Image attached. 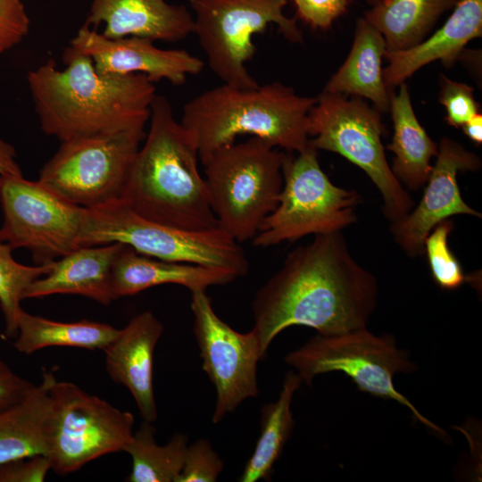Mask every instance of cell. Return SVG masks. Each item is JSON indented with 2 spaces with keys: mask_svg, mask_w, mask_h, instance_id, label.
Listing matches in <instances>:
<instances>
[{
  "mask_svg": "<svg viewBox=\"0 0 482 482\" xmlns=\"http://www.w3.org/2000/svg\"><path fill=\"white\" fill-rule=\"evenodd\" d=\"M378 297L377 278L353 257L342 231L315 235L291 251L257 291L251 331L263 358L275 337L291 326L324 336L367 328Z\"/></svg>",
  "mask_w": 482,
  "mask_h": 482,
  "instance_id": "6da1fadb",
  "label": "cell"
},
{
  "mask_svg": "<svg viewBox=\"0 0 482 482\" xmlns=\"http://www.w3.org/2000/svg\"><path fill=\"white\" fill-rule=\"evenodd\" d=\"M64 69L49 60L27 75L41 130L61 142L111 134L149 121L156 87L140 73H99L92 59L70 46Z\"/></svg>",
  "mask_w": 482,
  "mask_h": 482,
  "instance_id": "7a4b0ae2",
  "label": "cell"
},
{
  "mask_svg": "<svg viewBox=\"0 0 482 482\" xmlns=\"http://www.w3.org/2000/svg\"><path fill=\"white\" fill-rule=\"evenodd\" d=\"M198 158L195 142L175 120L170 103L156 95L121 200L140 217L170 228L194 232L219 228Z\"/></svg>",
  "mask_w": 482,
  "mask_h": 482,
  "instance_id": "3957f363",
  "label": "cell"
},
{
  "mask_svg": "<svg viewBox=\"0 0 482 482\" xmlns=\"http://www.w3.org/2000/svg\"><path fill=\"white\" fill-rule=\"evenodd\" d=\"M316 101L277 81L253 88L223 83L186 103L180 123L193 137L200 160L243 135L301 153L310 145L308 114Z\"/></svg>",
  "mask_w": 482,
  "mask_h": 482,
  "instance_id": "277c9868",
  "label": "cell"
},
{
  "mask_svg": "<svg viewBox=\"0 0 482 482\" xmlns=\"http://www.w3.org/2000/svg\"><path fill=\"white\" fill-rule=\"evenodd\" d=\"M286 154L265 140L251 137L201 160L219 226L238 243L253 240L277 207Z\"/></svg>",
  "mask_w": 482,
  "mask_h": 482,
  "instance_id": "5b68a950",
  "label": "cell"
},
{
  "mask_svg": "<svg viewBox=\"0 0 482 482\" xmlns=\"http://www.w3.org/2000/svg\"><path fill=\"white\" fill-rule=\"evenodd\" d=\"M120 242L137 253L170 262L224 269L237 277L249 270L240 245L221 228L194 232L163 226L135 213L121 200L86 209L80 246Z\"/></svg>",
  "mask_w": 482,
  "mask_h": 482,
  "instance_id": "8992f818",
  "label": "cell"
},
{
  "mask_svg": "<svg viewBox=\"0 0 482 482\" xmlns=\"http://www.w3.org/2000/svg\"><path fill=\"white\" fill-rule=\"evenodd\" d=\"M284 361L308 386L318 375L343 372L360 391L397 402L407 407L420 423L443 437L447 436L395 388V376L413 373L417 366L410 360L408 351L397 347L392 335L376 336L367 328L337 335L318 334L286 355Z\"/></svg>",
  "mask_w": 482,
  "mask_h": 482,
  "instance_id": "52a82bcc",
  "label": "cell"
},
{
  "mask_svg": "<svg viewBox=\"0 0 482 482\" xmlns=\"http://www.w3.org/2000/svg\"><path fill=\"white\" fill-rule=\"evenodd\" d=\"M51 407L47 457L58 475L76 472L104 455L125 452L133 438L134 416L77 385L45 371Z\"/></svg>",
  "mask_w": 482,
  "mask_h": 482,
  "instance_id": "ba28073f",
  "label": "cell"
},
{
  "mask_svg": "<svg viewBox=\"0 0 482 482\" xmlns=\"http://www.w3.org/2000/svg\"><path fill=\"white\" fill-rule=\"evenodd\" d=\"M317 151L310 144L296 156L287 152L278 205L253 238L254 245L266 248L308 235L342 231L356 220L361 196L330 181Z\"/></svg>",
  "mask_w": 482,
  "mask_h": 482,
  "instance_id": "9c48e42d",
  "label": "cell"
},
{
  "mask_svg": "<svg viewBox=\"0 0 482 482\" xmlns=\"http://www.w3.org/2000/svg\"><path fill=\"white\" fill-rule=\"evenodd\" d=\"M316 98L308 114L310 144L361 168L381 193L385 216L392 222L403 219L413 202L386 158L378 112L356 97L322 91Z\"/></svg>",
  "mask_w": 482,
  "mask_h": 482,
  "instance_id": "30bf717a",
  "label": "cell"
},
{
  "mask_svg": "<svg viewBox=\"0 0 482 482\" xmlns=\"http://www.w3.org/2000/svg\"><path fill=\"white\" fill-rule=\"evenodd\" d=\"M194 34L210 70L224 83L241 88L259 86L246 68L256 53L253 37L274 24L292 43H303L295 18L284 13L287 0H188Z\"/></svg>",
  "mask_w": 482,
  "mask_h": 482,
  "instance_id": "8fae6325",
  "label": "cell"
},
{
  "mask_svg": "<svg viewBox=\"0 0 482 482\" xmlns=\"http://www.w3.org/2000/svg\"><path fill=\"white\" fill-rule=\"evenodd\" d=\"M145 135V127H138L61 142L38 181L86 209L120 200Z\"/></svg>",
  "mask_w": 482,
  "mask_h": 482,
  "instance_id": "7c38bea8",
  "label": "cell"
},
{
  "mask_svg": "<svg viewBox=\"0 0 482 482\" xmlns=\"http://www.w3.org/2000/svg\"><path fill=\"white\" fill-rule=\"evenodd\" d=\"M3 224L0 240L26 248L37 264L52 262L80 247L85 208L70 203L22 174L0 177Z\"/></svg>",
  "mask_w": 482,
  "mask_h": 482,
  "instance_id": "4fadbf2b",
  "label": "cell"
},
{
  "mask_svg": "<svg viewBox=\"0 0 482 482\" xmlns=\"http://www.w3.org/2000/svg\"><path fill=\"white\" fill-rule=\"evenodd\" d=\"M191 310L203 369L216 389L212 421L218 423L258 395L257 362L262 356L253 333H239L224 322L205 290L191 291Z\"/></svg>",
  "mask_w": 482,
  "mask_h": 482,
  "instance_id": "5bb4252c",
  "label": "cell"
},
{
  "mask_svg": "<svg viewBox=\"0 0 482 482\" xmlns=\"http://www.w3.org/2000/svg\"><path fill=\"white\" fill-rule=\"evenodd\" d=\"M481 162L458 142L444 137L438 145L423 196L416 208L403 219L392 222L395 241L409 255L424 253V241L430 231L453 215L481 218V213L462 199L457 182L459 171L478 170Z\"/></svg>",
  "mask_w": 482,
  "mask_h": 482,
  "instance_id": "9a60e30c",
  "label": "cell"
},
{
  "mask_svg": "<svg viewBox=\"0 0 482 482\" xmlns=\"http://www.w3.org/2000/svg\"><path fill=\"white\" fill-rule=\"evenodd\" d=\"M70 46L89 56L102 74L140 73L154 83L167 80L183 85L189 75L199 74L204 62L183 49H162L154 41L140 37L109 38L84 24L71 39Z\"/></svg>",
  "mask_w": 482,
  "mask_h": 482,
  "instance_id": "2e32d148",
  "label": "cell"
},
{
  "mask_svg": "<svg viewBox=\"0 0 482 482\" xmlns=\"http://www.w3.org/2000/svg\"><path fill=\"white\" fill-rule=\"evenodd\" d=\"M163 332L162 322L149 311L134 316L103 350L112 380L127 387L144 421L157 419L153 386L154 353Z\"/></svg>",
  "mask_w": 482,
  "mask_h": 482,
  "instance_id": "e0dca14e",
  "label": "cell"
},
{
  "mask_svg": "<svg viewBox=\"0 0 482 482\" xmlns=\"http://www.w3.org/2000/svg\"><path fill=\"white\" fill-rule=\"evenodd\" d=\"M86 25L109 38L140 37L178 42L194 34V18L184 5L166 0H92Z\"/></svg>",
  "mask_w": 482,
  "mask_h": 482,
  "instance_id": "ac0fdd59",
  "label": "cell"
},
{
  "mask_svg": "<svg viewBox=\"0 0 482 482\" xmlns=\"http://www.w3.org/2000/svg\"><path fill=\"white\" fill-rule=\"evenodd\" d=\"M482 36V0H460L444 25L413 47L386 52L383 69L387 89L399 87L423 66L440 60L447 66L454 62L472 39Z\"/></svg>",
  "mask_w": 482,
  "mask_h": 482,
  "instance_id": "d6986e66",
  "label": "cell"
},
{
  "mask_svg": "<svg viewBox=\"0 0 482 482\" xmlns=\"http://www.w3.org/2000/svg\"><path fill=\"white\" fill-rule=\"evenodd\" d=\"M124 244L80 246L54 261L49 273L33 281L23 300L51 295H78L103 305L114 301L112 292V269Z\"/></svg>",
  "mask_w": 482,
  "mask_h": 482,
  "instance_id": "ffe728a7",
  "label": "cell"
},
{
  "mask_svg": "<svg viewBox=\"0 0 482 482\" xmlns=\"http://www.w3.org/2000/svg\"><path fill=\"white\" fill-rule=\"evenodd\" d=\"M237 278V274L224 269L150 257L124 244L112 264V292L116 300L166 284L180 285L190 291L206 290Z\"/></svg>",
  "mask_w": 482,
  "mask_h": 482,
  "instance_id": "44dd1931",
  "label": "cell"
},
{
  "mask_svg": "<svg viewBox=\"0 0 482 482\" xmlns=\"http://www.w3.org/2000/svg\"><path fill=\"white\" fill-rule=\"evenodd\" d=\"M386 52L382 34L364 17L359 19L350 53L323 92L364 97L378 111L388 112L391 92L384 82L382 68Z\"/></svg>",
  "mask_w": 482,
  "mask_h": 482,
  "instance_id": "7402d4cb",
  "label": "cell"
},
{
  "mask_svg": "<svg viewBox=\"0 0 482 482\" xmlns=\"http://www.w3.org/2000/svg\"><path fill=\"white\" fill-rule=\"evenodd\" d=\"M399 87L397 94L390 93L394 136L386 148L395 154L391 170L395 178L410 189L418 190L429 177L431 159L437 155L438 145L419 122L407 85Z\"/></svg>",
  "mask_w": 482,
  "mask_h": 482,
  "instance_id": "603a6c76",
  "label": "cell"
},
{
  "mask_svg": "<svg viewBox=\"0 0 482 482\" xmlns=\"http://www.w3.org/2000/svg\"><path fill=\"white\" fill-rule=\"evenodd\" d=\"M51 399L43 378L20 403L0 411V465L7 461L47 455Z\"/></svg>",
  "mask_w": 482,
  "mask_h": 482,
  "instance_id": "cb8c5ba5",
  "label": "cell"
},
{
  "mask_svg": "<svg viewBox=\"0 0 482 482\" xmlns=\"http://www.w3.org/2000/svg\"><path fill=\"white\" fill-rule=\"evenodd\" d=\"M460 0H383L364 18L383 36L387 52L415 46L425 39L443 13Z\"/></svg>",
  "mask_w": 482,
  "mask_h": 482,
  "instance_id": "d4e9b609",
  "label": "cell"
},
{
  "mask_svg": "<svg viewBox=\"0 0 482 482\" xmlns=\"http://www.w3.org/2000/svg\"><path fill=\"white\" fill-rule=\"evenodd\" d=\"M14 348L31 354L45 347L70 346L87 350H104L116 337L119 329L106 323L81 320L60 322L33 315L21 310L17 323Z\"/></svg>",
  "mask_w": 482,
  "mask_h": 482,
  "instance_id": "484cf974",
  "label": "cell"
},
{
  "mask_svg": "<svg viewBox=\"0 0 482 482\" xmlns=\"http://www.w3.org/2000/svg\"><path fill=\"white\" fill-rule=\"evenodd\" d=\"M302 382L296 372H287L278 400L262 407L260 436L239 481L257 482L270 479L273 466L293 431L295 421L291 403Z\"/></svg>",
  "mask_w": 482,
  "mask_h": 482,
  "instance_id": "4316f807",
  "label": "cell"
},
{
  "mask_svg": "<svg viewBox=\"0 0 482 482\" xmlns=\"http://www.w3.org/2000/svg\"><path fill=\"white\" fill-rule=\"evenodd\" d=\"M155 428L143 421L126 451L132 459L127 482H176L184 463L187 436L175 434L164 445L154 438Z\"/></svg>",
  "mask_w": 482,
  "mask_h": 482,
  "instance_id": "83f0119b",
  "label": "cell"
},
{
  "mask_svg": "<svg viewBox=\"0 0 482 482\" xmlns=\"http://www.w3.org/2000/svg\"><path fill=\"white\" fill-rule=\"evenodd\" d=\"M12 247L0 240V309L5 322V334H17L21 302L28 287L36 279L49 273L52 262L28 266L17 262Z\"/></svg>",
  "mask_w": 482,
  "mask_h": 482,
  "instance_id": "f1b7e54d",
  "label": "cell"
},
{
  "mask_svg": "<svg viewBox=\"0 0 482 482\" xmlns=\"http://www.w3.org/2000/svg\"><path fill=\"white\" fill-rule=\"evenodd\" d=\"M453 229L451 220L437 224L424 241L431 274L436 284L445 290H454L470 279L448 246V237Z\"/></svg>",
  "mask_w": 482,
  "mask_h": 482,
  "instance_id": "f546056e",
  "label": "cell"
},
{
  "mask_svg": "<svg viewBox=\"0 0 482 482\" xmlns=\"http://www.w3.org/2000/svg\"><path fill=\"white\" fill-rule=\"evenodd\" d=\"M223 461L207 439L187 445L182 470L176 482H214L223 470Z\"/></svg>",
  "mask_w": 482,
  "mask_h": 482,
  "instance_id": "4dcf8cb0",
  "label": "cell"
},
{
  "mask_svg": "<svg viewBox=\"0 0 482 482\" xmlns=\"http://www.w3.org/2000/svg\"><path fill=\"white\" fill-rule=\"evenodd\" d=\"M439 101L445 107V120L449 125L455 128H461L478 112V104L474 98L473 88L444 75L441 76Z\"/></svg>",
  "mask_w": 482,
  "mask_h": 482,
  "instance_id": "1f68e13d",
  "label": "cell"
},
{
  "mask_svg": "<svg viewBox=\"0 0 482 482\" xmlns=\"http://www.w3.org/2000/svg\"><path fill=\"white\" fill-rule=\"evenodd\" d=\"M29 25L21 0H0V58L27 37Z\"/></svg>",
  "mask_w": 482,
  "mask_h": 482,
  "instance_id": "d6a6232c",
  "label": "cell"
},
{
  "mask_svg": "<svg viewBox=\"0 0 482 482\" xmlns=\"http://www.w3.org/2000/svg\"><path fill=\"white\" fill-rule=\"evenodd\" d=\"M297 16L313 29H327L347 9L350 0H293Z\"/></svg>",
  "mask_w": 482,
  "mask_h": 482,
  "instance_id": "836d02e7",
  "label": "cell"
},
{
  "mask_svg": "<svg viewBox=\"0 0 482 482\" xmlns=\"http://www.w3.org/2000/svg\"><path fill=\"white\" fill-rule=\"evenodd\" d=\"M50 470L46 455L12 460L0 465V482H42Z\"/></svg>",
  "mask_w": 482,
  "mask_h": 482,
  "instance_id": "e575fe53",
  "label": "cell"
},
{
  "mask_svg": "<svg viewBox=\"0 0 482 482\" xmlns=\"http://www.w3.org/2000/svg\"><path fill=\"white\" fill-rule=\"evenodd\" d=\"M35 386L17 375L0 359V411L22 401Z\"/></svg>",
  "mask_w": 482,
  "mask_h": 482,
  "instance_id": "d590c367",
  "label": "cell"
},
{
  "mask_svg": "<svg viewBox=\"0 0 482 482\" xmlns=\"http://www.w3.org/2000/svg\"><path fill=\"white\" fill-rule=\"evenodd\" d=\"M22 174L16 161V151L12 145L0 136V177Z\"/></svg>",
  "mask_w": 482,
  "mask_h": 482,
  "instance_id": "8d00e7d4",
  "label": "cell"
},
{
  "mask_svg": "<svg viewBox=\"0 0 482 482\" xmlns=\"http://www.w3.org/2000/svg\"><path fill=\"white\" fill-rule=\"evenodd\" d=\"M464 134L475 144L482 143V114L477 112L461 126Z\"/></svg>",
  "mask_w": 482,
  "mask_h": 482,
  "instance_id": "74e56055",
  "label": "cell"
},
{
  "mask_svg": "<svg viewBox=\"0 0 482 482\" xmlns=\"http://www.w3.org/2000/svg\"><path fill=\"white\" fill-rule=\"evenodd\" d=\"M381 1H383V0H366V2H367L369 4H370L371 6H373V5L377 4H378V3L381 2Z\"/></svg>",
  "mask_w": 482,
  "mask_h": 482,
  "instance_id": "f35d334b",
  "label": "cell"
}]
</instances>
